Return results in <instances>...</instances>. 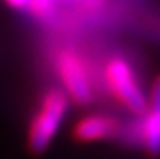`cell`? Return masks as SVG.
Wrapping results in <instances>:
<instances>
[{
    "mask_svg": "<svg viewBox=\"0 0 160 159\" xmlns=\"http://www.w3.org/2000/svg\"><path fill=\"white\" fill-rule=\"evenodd\" d=\"M68 109V98L63 91L51 89L43 98L41 108L34 116L29 128V149L34 154H41L51 144L58 132L65 113Z\"/></svg>",
    "mask_w": 160,
    "mask_h": 159,
    "instance_id": "6da1fadb",
    "label": "cell"
},
{
    "mask_svg": "<svg viewBox=\"0 0 160 159\" xmlns=\"http://www.w3.org/2000/svg\"><path fill=\"white\" fill-rule=\"evenodd\" d=\"M106 77L112 93L119 101L136 115H143L148 109V101L140 87L138 81L133 75L131 67L123 58H112L106 67Z\"/></svg>",
    "mask_w": 160,
    "mask_h": 159,
    "instance_id": "7a4b0ae2",
    "label": "cell"
},
{
    "mask_svg": "<svg viewBox=\"0 0 160 159\" xmlns=\"http://www.w3.org/2000/svg\"><path fill=\"white\" fill-rule=\"evenodd\" d=\"M56 65L72 99L78 104H89L92 99V91H90L89 75L80 56L73 50H63L58 55Z\"/></svg>",
    "mask_w": 160,
    "mask_h": 159,
    "instance_id": "3957f363",
    "label": "cell"
},
{
    "mask_svg": "<svg viewBox=\"0 0 160 159\" xmlns=\"http://www.w3.org/2000/svg\"><path fill=\"white\" fill-rule=\"evenodd\" d=\"M119 132H121V125L112 116L90 115L82 118L75 125L73 135L78 140L90 142V140H99V139L116 137V135H119Z\"/></svg>",
    "mask_w": 160,
    "mask_h": 159,
    "instance_id": "277c9868",
    "label": "cell"
},
{
    "mask_svg": "<svg viewBox=\"0 0 160 159\" xmlns=\"http://www.w3.org/2000/svg\"><path fill=\"white\" fill-rule=\"evenodd\" d=\"M138 135L140 142L147 147L150 154L158 152V144H160V111L158 103H152L148 109L145 111V118L138 125Z\"/></svg>",
    "mask_w": 160,
    "mask_h": 159,
    "instance_id": "5b68a950",
    "label": "cell"
},
{
    "mask_svg": "<svg viewBox=\"0 0 160 159\" xmlns=\"http://www.w3.org/2000/svg\"><path fill=\"white\" fill-rule=\"evenodd\" d=\"M28 9L39 17H48L53 12V2L51 0H31Z\"/></svg>",
    "mask_w": 160,
    "mask_h": 159,
    "instance_id": "8992f818",
    "label": "cell"
},
{
    "mask_svg": "<svg viewBox=\"0 0 160 159\" xmlns=\"http://www.w3.org/2000/svg\"><path fill=\"white\" fill-rule=\"evenodd\" d=\"M9 5H12V7H16V9H24V7H28L29 5V2L31 0H5Z\"/></svg>",
    "mask_w": 160,
    "mask_h": 159,
    "instance_id": "52a82bcc",
    "label": "cell"
}]
</instances>
